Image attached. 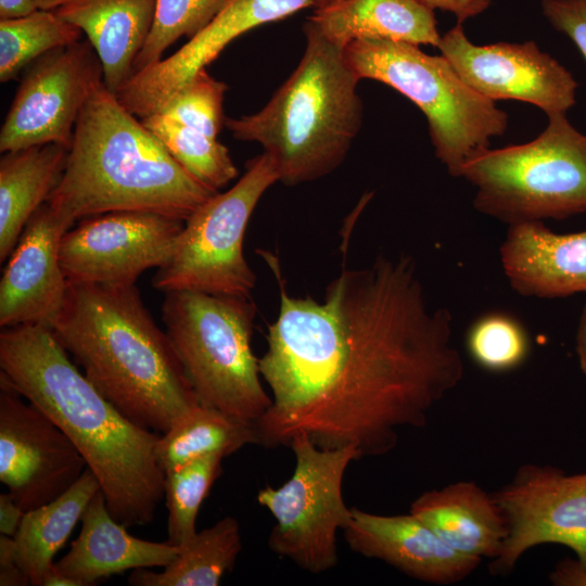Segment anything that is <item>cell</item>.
Instances as JSON below:
<instances>
[{
    "instance_id": "6da1fadb",
    "label": "cell",
    "mask_w": 586,
    "mask_h": 586,
    "mask_svg": "<svg viewBox=\"0 0 586 586\" xmlns=\"http://www.w3.org/2000/svg\"><path fill=\"white\" fill-rule=\"evenodd\" d=\"M278 284L279 314L258 359L272 395L254 424L258 444L289 446L304 432L320 448L381 456L460 384L453 315L429 302L410 256L342 269L321 302Z\"/></svg>"
},
{
    "instance_id": "7a4b0ae2",
    "label": "cell",
    "mask_w": 586,
    "mask_h": 586,
    "mask_svg": "<svg viewBox=\"0 0 586 586\" xmlns=\"http://www.w3.org/2000/svg\"><path fill=\"white\" fill-rule=\"evenodd\" d=\"M0 368L12 387L73 442L97 477L114 519L126 527L153 522L165 485L155 456L160 434L116 409L74 365L48 327L3 328Z\"/></svg>"
},
{
    "instance_id": "3957f363",
    "label": "cell",
    "mask_w": 586,
    "mask_h": 586,
    "mask_svg": "<svg viewBox=\"0 0 586 586\" xmlns=\"http://www.w3.org/2000/svg\"><path fill=\"white\" fill-rule=\"evenodd\" d=\"M51 330L93 386L143 429L165 433L200 404L136 284L69 283Z\"/></svg>"
},
{
    "instance_id": "277c9868",
    "label": "cell",
    "mask_w": 586,
    "mask_h": 586,
    "mask_svg": "<svg viewBox=\"0 0 586 586\" xmlns=\"http://www.w3.org/2000/svg\"><path fill=\"white\" fill-rule=\"evenodd\" d=\"M215 193L102 81L78 116L63 176L47 202L74 222L118 211L186 220Z\"/></svg>"
},
{
    "instance_id": "5b68a950",
    "label": "cell",
    "mask_w": 586,
    "mask_h": 586,
    "mask_svg": "<svg viewBox=\"0 0 586 586\" xmlns=\"http://www.w3.org/2000/svg\"><path fill=\"white\" fill-rule=\"evenodd\" d=\"M306 47L290 77L258 112L226 117L225 126L242 141L259 143L273 161L279 181L296 186L319 179L346 157L362 123L360 80L344 48L308 20Z\"/></svg>"
},
{
    "instance_id": "8992f818",
    "label": "cell",
    "mask_w": 586,
    "mask_h": 586,
    "mask_svg": "<svg viewBox=\"0 0 586 586\" xmlns=\"http://www.w3.org/2000/svg\"><path fill=\"white\" fill-rule=\"evenodd\" d=\"M256 306L246 296L169 291L162 319L201 405L254 425L270 408L252 351Z\"/></svg>"
},
{
    "instance_id": "52a82bcc",
    "label": "cell",
    "mask_w": 586,
    "mask_h": 586,
    "mask_svg": "<svg viewBox=\"0 0 586 586\" xmlns=\"http://www.w3.org/2000/svg\"><path fill=\"white\" fill-rule=\"evenodd\" d=\"M344 58L359 79L383 82L422 111L435 156L454 177L508 128L507 113L467 85L443 55L408 42L364 38L347 44Z\"/></svg>"
},
{
    "instance_id": "ba28073f",
    "label": "cell",
    "mask_w": 586,
    "mask_h": 586,
    "mask_svg": "<svg viewBox=\"0 0 586 586\" xmlns=\"http://www.w3.org/2000/svg\"><path fill=\"white\" fill-rule=\"evenodd\" d=\"M460 177L476 189L474 208L508 226L586 213V133L548 116L534 140L472 154Z\"/></svg>"
},
{
    "instance_id": "9c48e42d",
    "label": "cell",
    "mask_w": 586,
    "mask_h": 586,
    "mask_svg": "<svg viewBox=\"0 0 586 586\" xmlns=\"http://www.w3.org/2000/svg\"><path fill=\"white\" fill-rule=\"evenodd\" d=\"M279 175L265 152L250 160L245 173L227 191L215 193L186 220L177 245L157 268L152 285L169 291H199L251 297L256 276L243 254L249 220Z\"/></svg>"
},
{
    "instance_id": "30bf717a",
    "label": "cell",
    "mask_w": 586,
    "mask_h": 586,
    "mask_svg": "<svg viewBox=\"0 0 586 586\" xmlns=\"http://www.w3.org/2000/svg\"><path fill=\"white\" fill-rule=\"evenodd\" d=\"M289 446L296 460L292 476L257 494L258 504L276 520L268 546L301 569L320 574L337 564V532L353 514L343 499V479L349 463L361 456L355 445L320 448L304 432Z\"/></svg>"
},
{
    "instance_id": "8fae6325",
    "label": "cell",
    "mask_w": 586,
    "mask_h": 586,
    "mask_svg": "<svg viewBox=\"0 0 586 586\" xmlns=\"http://www.w3.org/2000/svg\"><path fill=\"white\" fill-rule=\"evenodd\" d=\"M493 497L508 535L489 563L492 575H508L525 551L543 544L568 547L586 566V473L525 463Z\"/></svg>"
},
{
    "instance_id": "7c38bea8",
    "label": "cell",
    "mask_w": 586,
    "mask_h": 586,
    "mask_svg": "<svg viewBox=\"0 0 586 586\" xmlns=\"http://www.w3.org/2000/svg\"><path fill=\"white\" fill-rule=\"evenodd\" d=\"M103 81L88 40L54 49L30 64L0 130V152L47 143L71 146L78 116Z\"/></svg>"
},
{
    "instance_id": "4fadbf2b",
    "label": "cell",
    "mask_w": 586,
    "mask_h": 586,
    "mask_svg": "<svg viewBox=\"0 0 586 586\" xmlns=\"http://www.w3.org/2000/svg\"><path fill=\"white\" fill-rule=\"evenodd\" d=\"M184 220L158 213L118 211L80 219L65 232L60 262L69 283L132 285L171 256Z\"/></svg>"
},
{
    "instance_id": "5bb4252c",
    "label": "cell",
    "mask_w": 586,
    "mask_h": 586,
    "mask_svg": "<svg viewBox=\"0 0 586 586\" xmlns=\"http://www.w3.org/2000/svg\"><path fill=\"white\" fill-rule=\"evenodd\" d=\"M0 374V481L26 512L69 489L87 463L68 436Z\"/></svg>"
},
{
    "instance_id": "9a60e30c",
    "label": "cell",
    "mask_w": 586,
    "mask_h": 586,
    "mask_svg": "<svg viewBox=\"0 0 586 586\" xmlns=\"http://www.w3.org/2000/svg\"><path fill=\"white\" fill-rule=\"evenodd\" d=\"M437 48L460 78L489 100L523 101L547 116L566 114L575 104V78L534 41L479 46L458 23Z\"/></svg>"
},
{
    "instance_id": "2e32d148",
    "label": "cell",
    "mask_w": 586,
    "mask_h": 586,
    "mask_svg": "<svg viewBox=\"0 0 586 586\" xmlns=\"http://www.w3.org/2000/svg\"><path fill=\"white\" fill-rule=\"evenodd\" d=\"M316 0H229L218 14L175 53L132 75L115 93L140 119L162 110L235 38L315 5Z\"/></svg>"
},
{
    "instance_id": "e0dca14e",
    "label": "cell",
    "mask_w": 586,
    "mask_h": 586,
    "mask_svg": "<svg viewBox=\"0 0 586 586\" xmlns=\"http://www.w3.org/2000/svg\"><path fill=\"white\" fill-rule=\"evenodd\" d=\"M74 224L49 202L30 217L2 272V329L27 324L52 328L69 284L60 262V244Z\"/></svg>"
},
{
    "instance_id": "ac0fdd59",
    "label": "cell",
    "mask_w": 586,
    "mask_h": 586,
    "mask_svg": "<svg viewBox=\"0 0 586 586\" xmlns=\"http://www.w3.org/2000/svg\"><path fill=\"white\" fill-rule=\"evenodd\" d=\"M343 530L352 550L379 559L421 582L450 585L467 578L482 559L463 555L411 514L381 515L352 508Z\"/></svg>"
},
{
    "instance_id": "d6986e66",
    "label": "cell",
    "mask_w": 586,
    "mask_h": 586,
    "mask_svg": "<svg viewBox=\"0 0 586 586\" xmlns=\"http://www.w3.org/2000/svg\"><path fill=\"white\" fill-rule=\"evenodd\" d=\"M499 254L509 285L519 295L559 298L586 293V230L557 233L543 221L511 225Z\"/></svg>"
},
{
    "instance_id": "ffe728a7",
    "label": "cell",
    "mask_w": 586,
    "mask_h": 586,
    "mask_svg": "<svg viewBox=\"0 0 586 586\" xmlns=\"http://www.w3.org/2000/svg\"><path fill=\"white\" fill-rule=\"evenodd\" d=\"M80 521L77 538L54 563V570L81 586L128 570L165 568L179 552V547L167 540L151 542L131 535L111 514L101 489L89 501Z\"/></svg>"
},
{
    "instance_id": "44dd1931",
    "label": "cell",
    "mask_w": 586,
    "mask_h": 586,
    "mask_svg": "<svg viewBox=\"0 0 586 586\" xmlns=\"http://www.w3.org/2000/svg\"><path fill=\"white\" fill-rule=\"evenodd\" d=\"M155 10L156 0H71L55 12L86 35L101 61L104 85L116 93L135 74Z\"/></svg>"
},
{
    "instance_id": "7402d4cb",
    "label": "cell",
    "mask_w": 586,
    "mask_h": 586,
    "mask_svg": "<svg viewBox=\"0 0 586 586\" xmlns=\"http://www.w3.org/2000/svg\"><path fill=\"white\" fill-rule=\"evenodd\" d=\"M409 512L455 550L480 559L498 557L508 535L493 494L472 481L424 492L412 501Z\"/></svg>"
},
{
    "instance_id": "603a6c76",
    "label": "cell",
    "mask_w": 586,
    "mask_h": 586,
    "mask_svg": "<svg viewBox=\"0 0 586 586\" xmlns=\"http://www.w3.org/2000/svg\"><path fill=\"white\" fill-rule=\"evenodd\" d=\"M309 21L345 48L358 39H387L438 47L434 9L419 0H336L316 8Z\"/></svg>"
},
{
    "instance_id": "cb8c5ba5",
    "label": "cell",
    "mask_w": 586,
    "mask_h": 586,
    "mask_svg": "<svg viewBox=\"0 0 586 586\" xmlns=\"http://www.w3.org/2000/svg\"><path fill=\"white\" fill-rule=\"evenodd\" d=\"M69 148L47 143L2 153L0 262L9 258L26 224L60 183Z\"/></svg>"
},
{
    "instance_id": "d4e9b609",
    "label": "cell",
    "mask_w": 586,
    "mask_h": 586,
    "mask_svg": "<svg viewBox=\"0 0 586 586\" xmlns=\"http://www.w3.org/2000/svg\"><path fill=\"white\" fill-rule=\"evenodd\" d=\"M100 491L87 468L77 482L56 499L26 511L16 535V560L29 585L43 586L54 566L53 558L67 538L91 498Z\"/></svg>"
},
{
    "instance_id": "484cf974",
    "label": "cell",
    "mask_w": 586,
    "mask_h": 586,
    "mask_svg": "<svg viewBox=\"0 0 586 586\" xmlns=\"http://www.w3.org/2000/svg\"><path fill=\"white\" fill-rule=\"evenodd\" d=\"M241 549L240 523L228 515L196 532L162 572L137 569L128 582L133 586H216L232 570Z\"/></svg>"
},
{
    "instance_id": "4316f807",
    "label": "cell",
    "mask_w": 586,
    "mask_h": 586,
    "mask_svg": "<svg viewBox=\"0 0 586 586\" xmlns=\"http://www.w3.org/2000/svg\"><path fill=\"white\" fill-rule=\"evenodd\" d=\"M249 444H258L254 425L198 404L160 434L155 456L167 473L208 455L227 457Z\"/></svg>"
},
{
    "instance_id": "83f0119b",
    "label": "cell",
    "mask_w": 586,
    "mask_h": 586,
    "mask_svg": "<svg viewBox=\"0 0 586 586\" xmlns=\"http://www.w3.org/2000/svg\"><path fill=\"white\" fill-rule=\"evenodd\" d=\"M82 31L55 11L40 10L26 16L0 20V81L20 73L48 52L81 39Z\"/></svg>"
},
{
    "instance_id": "f1b7e54d",
    "label": "cell",
    "mask_w": 586,
    "mask_h": 586,
    "mask_svg": "<svg viewBox=\"0 0 586 586\" xmlns=\"http://www.w3.org/2000/svg\"><path fill=\"white\" fill-rule=\"evenodd\" d=\"M168 153L199 182L218 190L238 176L228 149L199 130L173 120L161 113L141 119Z\"/></svg>"
},
{
    "instance_id": "f546056e",
    "label": "cell",
    "mask_w": 586,
    "mask_h": 586,
    "mask_svg": "<svg viewBox=\"0 0 586 586\" xmlns=\"http://www.w3.org/2000/svg\"><path fill=\"white\" fill-rule=\"evenodd\" d=\"M218 454L193 460L165 473L167 542L181 547L196 534V518L203 500L221 473Z\"/></svg>"
},
{
    "instance_id": "4dcf8cb0",
    "label": "cell",
    "mask_w": 586,
    "mask_h": 586,
    "mask_svg": "<svg viewBox=\"0 0 586 586\" xmlns=\"http://www.w3.org/2000/svg\"><path fill=\"white\" fill-rule=\"evenodd\" d=\"M473 361L489 372H508L520 367L530 354V336L513 316L492 311L479 317L466 336Z\"/></svg>"
},
{
    "instance_id": "1f68e13d",
    "label": "cell",
    "mask_w": 586,
    "mask_h": 586,
    "mask_svg": "<svg viewBox=\"0 0 586 586\" xmlns=\"http://www.w3.org/2000/svg\"><path fill=\"white\" fill-rule=\"evenodd\" d=\"M229 0H156L150 36L135 61V73L163 59L168 47L181 37L201 31Z\"/></svg>"
},
{
    "instance_id": "d6a6232c",
    "label": "cell",
    "mask_w": 586,
    "mask_h": 586,
    "mask_svg": "<svg viewBox=\"0 0 586 586\" xmlns=\"http://www.w3.org/2000/svg\"><path fill=\"white\" fill-rule=\"evenodd\" d=\"M227 89L224 81L212 77L206 68L202 69L180 88L158 113L217 138L225 126L224 98Z\"/></svg>"
},
{
    "instance_id": "836d02e7",
    "label": "cell",
    "mask_w": 586,
    "mask_h": 586,
    "mask_svg": "<svg viewBox=\"0 0 586 586\" xmlns=\"http://www.w3.org/2000/svg\"><path fill=\"white\" fill-rule=\"evenodd\" d=\"M549 23L565 34L586 60V0H543Z\"/></svg>"
},
{
    "instance_id": "e575fe53",
    "label": "cell",
    "mask_w": 586,
    "mask_h": 586,
    "mask_svg": "<svg viewBox=\"0 0 586 586\" xmlns=\"http://www.w3.org/2000/svg\"><path fill=\"white\" fill-rule=\"evenodd\" d=\"M0 585L25 586L29 582L16 560L14 538L0 536Z\"/></svg>"
},
{
    "instance_id": "d590c367",
    "label": "cell",
    "mask_w": 586,
    "mask_h": 586,
    "mask_svg": "<svg viewBox=\"0 0 586 586\" xmlns=\"http://www.w3.org/2000/svg\"><path fill=\"white\" fill-rule=\"evenodd\" d=\"M432 9H441L453 13L458 23L484 12L492 0H419Z\"/></svg>"
},
{
    "instance_id": "8d00e7d4",
    "label": "cell",
    "mask_w": 586,
    "mask_h": 586,
    "mask_svg": "<svg viewBox=\"0 0 586 586\" xmlns=\"http://www.w3.org/2000/svg\"><path fill=\"white\" fill-rule=\"evenodd\" d=\"M555 586H586V566L576 559H564L549 574Z\"/></svg>"
},
{
    "instance_id": "74e56055",
    "label": "cell",
    "mask_w": 586,
    "mask_h": 586,
    "mask_svg": "<svg viewBox=\"0 0 586 586\" xmlns=\"http://www.w3.org/2000/svg\"><path fill=\"white\" fill-rule=\"evenodd\" d=\"M25 511L9 493L0 494V533L14 537L20 528Z\"/></svg>"
},
{
    "instance_id": "f35d334b",
    "label": "cell",
    "mask_w": 586,
    "mask_h": 586,
    "mask_svg": "<svg viewBox=\"0 0 586 586\" xmlns=\"http://www.w3.org/2000/svg\"><path fill=\"white\" fill-rule=\"evenodd\" d=\"M38 9L35 0H0V20L26 16Z\"/></svg>"
},
{
    "instance_id": "ab89813d",
    "label": "cell",
    "mask_w": 586,
    "mask_h": 586,
    "mask_svg": "<svg viewBox=\"0 0 586 586\" xmlns=\"http://www.w3.org/2000/svg\"><path fill=\"white\" fill-rule=\"evenodd\" d=\"M576 353L579 367L586 375V303L583 307L576 332Z\"/></svg>"
},
{
    "instance_id": "60d3db41",
    "label": "cell",
    "mask_w": 586,
    "mask_h": 586,
    "mask_svg": "<svg viewBox=\"0 0 586 586\" xmlns=\"http://www.w3.org/2000/svg\"><path fill=\"white\" fill-rule=\"evenodd\" d=\"M43 586H81V585L76 579L55 571L53 566L52 571L46 577Z\"/></svg>"
},
{
    "instance_id": "b9f144b4",
    "label": "cell",
    "mask_w": 586,
    "mask_h": 586,
    "mask_svg": "<svg viewBox=\"0 0 586 586\" xmlns=\"http://www.w3.org/2000/svg\"><path fill=\"white\" fill-rule=\"evenodd\" d=\"M40 10L55 11L71 0H35Z\"/></svg>"
},
{
    "instance_id": "7bdbcfd3",
    "label": "cell",
    "mask_w": 586,
    "mask_h": 586,
    "mask_svg": "<svg viewBox=\"0 0 586 586\" xmlns=\"http://www.w3.org/2000/svg\"><path fill=\"white\" fill-rule=\"evenodd\" d=\"M334 1H336V0H316L315 7L316 8L324 7V5H328V4H330V3L334 2Z\"/></svg>"
}]
</instances>
